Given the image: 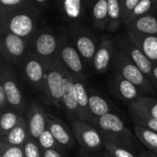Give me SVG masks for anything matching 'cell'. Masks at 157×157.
Returning <instances> with one entry per match:
<instances>
[{"instance_id": "obj_1", "label": "cell", "mask_w": 157, "mask_h": 157, "mask_svg": "<svg viewBox=\"0 0 157 157\" xmlns=\"http://www.w3.org/2000/svg\"><path fill=\"white\" fill-rule=\"evenodd\" d=\"M41 15L42 11L31 0V3L26 7L0 17V28L19 36L30 43L34 35L40 28Z\"/></svg>"}, {"instance_id": "obj_2", "label": "cell", "mask_w": 157, "mask_h": 157, "mask_svg": "<svg viewBox=\"0 0 157 157\" xmlns=\"http://www.w3.org/2000/svg\"><path fill=\"white\" fill-rule=\"evenodd\" d=\"M91 124L101 133L104 141L122 146L130 151L135 150V137L116 114L109 113L99 118H94Z\"/></svg>"}, {"instance_id": "obj_3", "label": "cell", "mask_w": 157, "mask_h": 157, "mask_svg": "<svg viewBox=\"0 0 157 157\" xmlns=\"http://www.w3.org/2000/svg\"><path fill=\"white\" fill-rule=\"evenodd\" d=\"M111 67L114 74H117L132 82L143 92L144 96H155L157 94L144 74L121 50L117 47L114 52Z\"/></svg>"}, {"instance_id": "obj_4", "label": "cell", "mask_w": 157, "mask_h": 157, "mask_svg": "<svg viewBox=\"0 0 157 157\" xmlns=\"http://www.w3.org/2000/svg\"><path fill=\"white\" fill-rule=\"evenodd\" d=\"M67 30L83 62L86 64L93 65L100 37L98 39L93 30L82 26L80 23H70L67 26Z\"/></svg>"}, {"instance_id": "obj_5", "label": "cell", "mask_w": 157, "mask_h": 157, "mask_svg": "<svg viewBox=\"0 0 157 157\" xmlns=\"http://www.w3.org/2000/svg\"><path fill=\"white\" fill-rule=\"evenodd\" d=\"M58 38V59L71 74L85 82L86 76L85 73L84 62L68 33L67 28L61 29Z\"/></svg>"}, {"instance_id": "obj_6", "label": "cell", "mask_w": 157, "mask_h": 157, "mask_svg": "<svg viewBox=\"0 0 157 157\" xmlns=\"http://www.w3.org/2000/svg\"><path fill=\"white\" fill-rule=\"evenodd\" d=\"M58 50L59 38L52 29L48 26L40 27L30 41L29 52L45 64L58 58Z\"/></svg>"}, {"instance_id": "obj_7", "label": "cell", "mask_w": 157, "mask_h": 157, "mask_svg": "<svg viewBox=\"0 0 157 157\" xmlns=\"http://www.w3.org/2000/svg\"><path fill=\"white\" fill-rule=\"evenodd\" d=\"M46 73L42 96L47 104L59 109L62 107L63 75L61 69V63L57 58L55 61L45 63Z\"/></svg>"}, {"instance_id": "obj_8", "label": "cell", "mask_w": 157, "mask_h": 157, "mask_svg": "<svg viewBox=\"0 0 157 157\" xmlns=\"http://www.w3.org/2000/svg\"><path fill=\"white\" fill-rule=\"evenodd\" d=\"M30 43L26 40L0 28L1 58L12 65L22 63L29 52Z\"/></svg>"}, {"instance_id": "obj_9", "label": "cell", "mask_w": 157, "mask_h": 157, "mask_svg": "<svg viewBox=\"0 0 157 157\" xmlns=\"http://www.w3.org/2000/svg\"><path fill=\"white\" fill-rule=\"evenodd\" d=\"M0 86L6 92L8 108L22 114L25 106L23 93L19 88L16 72L14 71L12 64L3 58H1L0 64Z\"/></svg>"}, {"instance_id": "obj_10", "label": "cell", "mask_w": 157, "mask_h": 157, "mask_svg": "<svg viewBox=\"0 0 157 157\" xmlns=\"http://www.w3.org/2000/svg\"><path fill=\"white\" fill-rule=\"evenodd\" d=\"M71 130L75 139L86 153H95L104 147L101 133L90 123L82 121H72Z\"/></svg>"}, {"instance_id": "obj_11", "label": "cell", "mask_w": 157, "mask_h": 157, "mask_svg": "<svg viewBox=\"0 0 157 157\" xmlns=\"http://www.w3.org/2000/svg\"><path fill=\"white\" fill-rule=\"evenodd\" d=\"M115 45L118 49L121 50L144 74L148 80L152 81V71L154 64L144 54V52L137 47V45L132 40L127 33L120 34L115 37Z\"/></svg>"}, {"instance_id": "obj_12", "label": "cell", "mask_w": 157, "mask_h": 157, "mask_svg": "<svg viewBox=\"0 0 157 157\" xmlns=\"http://www.w3.org/2000/svg\"><path fill=\"white\" fill-rule=\"evenodd\" d=\"M115 50V37L111 36L110 33L101 35L92 65L96 73L98 75L107 73L109 66H111Z\"/></svg>"}, {"instance_id": "obj_13", "label": "cell", "mask_w": 157, "mask_h": 157, "mask_svg": "<svg viewBox=\"0 0 157 157\" xmlns=\"http://www.w3.org/2000/svg\"><path fill=\"white\" fill-rule=\"evenodd\" d=\"M107 84L109 91L116 98L129 104L136 101L142 96H144L135 85L114 73L108 78Z\"/></svg>"}, {"instance_id": "obj_14", "label": "cell", "mask_w": 157, "mask_h": 157, "mask_svg": "<svg viewBox=\"0 0 157 157\" xmlns=\"http://www.w3.org/2000/svg\"><path fill=\"white\" fill-rule=\"evenodd\" d=\"M60 61V60H59ZM61 63V62H60ZM61 69L63 75L62 107L64 113L72 121H80L79 109L75 98V92L73 82V75L61 63Z\"/></svg>"}, {"instance_id": "obj_15", "label": "cell", "mask_w": 157, "mask_h": 157, "mask_svg": "<svg viewBox=\"0 0 157 157\" xmlns=\"http://www.w3.org/2000/svg\"><path fill=\"white\" fill-rule=\"evenodd\" d=\"M21 64L23 68V75L27 81L42 94L46 73V68L43 62L29 52Z\"/></svg>"}, {"instance_id": "obj_16", "label": "cell", "mask_w": 157, "mask_h": 157, "mask_svg": "<svg viewBox=\"0 0 157 157\" xmlns=\"http://www.w3.org/2000/svg\"><path fill=\"white\" fill-rule=\"evenodd\" d=\"M26 121L30 138L38 141L40 134L47 129V113L38 102L33 101L27 109Z\"/></svg>"}, {"instance_id": "obj_17", "label": "cell", "mask_w": 157, "mask_h": 157, "mask_svg": "<svg viewBox=\"0 0 157 157\" xmlns=\"http://www.w3.org/2000/svg\"><path fill=\"white\" fill-rule=\"evenodd\" d=\"M47 129L62 147L64 149L73 148L75 140L73 132L61 119L47 113Z\"/></svg>"}, {"instance_id": "obj_18", "label": "cell", "mask_w": 157, "mask_h": 157, "mask_svg": "<svg viewBox=\"0 0 157 157\" xmlns=\"http://www.w3.org/2000/svg\"><path fill=\"white\" fill-rule=\"evenodd\" d=\"M73 75V74H72ZM73 82L75 92V98L79 109L80 121L88 122L91 124L93 121V116L89 109V95L88 90L86 87L84 81L73 75Z\"/></svg>"}, {"instance_id": "obj_19", "label": "cell", "mask_w": 157, "mask_h": 157, "mask_svg": "<svg viewBox=\"0 0 157 157\" xmlns=\"http://www.w3.org/2000/svg\"><path fill=\"white\" fill-rule=\"evenodd\" d=\"M126 33L149 61L153 64H157V36L144 35L133 31H126Z\"/></svg>"}, {"instance_id": "obj_20", "label": "cell", "mask_w": 157, "mask_h": 157, "mask_svg": "<svg viewBox=\"0 0 157 157\" xmlns=\"http://www.w3.org/2000/svg\"><path fill=\"white\" fill-rule=\"evenodd\" d=\"M124 28L126 31H133L144 35L157 36V11L132 21Z\"/></svg>"}, {"instance_id": "obj_21", "label": "cell", "mask_w": 157, "mask_h": 157, "mask_svg": "<svg viewBox=\"0 0 157 157\" xmlns=\"http://www.w3.org/2000/svg\"><path fill=\"white\" fill-rule=\"evenodd\" d=\"M58 8L71 23H79L86 15V2L82 0H65L58 3Z\"/></svg>"}, {"instance_id": "obj_22", "label": "cell", "mask_w": 157, "mask_h": 157, "mask_svg": "<svg viewBox=\"0 0 157 157\" xmlns=\"http://www.w3.org/2000/svg\"><path fill=\"white\" fill-rule=\"evenodd\" d=\"M30 138L29 127L26 118H22L18 124L12 129L5 137L1 138L0 142L11 146H24Z\"/></svg>"}, {"instance_id": "obj_23", "label": "cell", "mask_w": 157, "mask_h": 157, "mask_svg": "<svg viewBox=\"0 0 157 157\" xmlns=\"http://www.w3.org/2000/svg\"><path fill=\"white\" fill-rule=\"evenodd\" d=\"M92 24L98 31L107 30L109 20V2L108 0H99L94 4L92 8Z\"/></svg>"}, {"instance_id": "obj_24", "label": "cell", "mask_w": 157, "mask_h": 157, "mask_svg": "<svg viewBox=\"0 0 157 157\" xmlns=\"http://www.w3.org/2000/svg\"><path fill=\"white\" fill-rule=\"evenodd\" d=\"M89 95V109L94 118H99L111 112V108L108 101L93 88H87Z\"/></svg>"}, {"instance_id": "obj_25", "label": "cell", "mask_w": 157, "mask_h": 157, "mask_svg": "<svg viewBox=\"0 0 157 157\" xmlns=\"http://www.w3.org/2000/svg\"><path fill=\"white\" fill-rule=\"evenodd\" d=\"M129 109H133L157 119V98L152 96H142L136 101L129 104Z\"/></svg>"}, {"instance_id": "obj_26", "label": "cell", "mask_w": 157, "mask_h": 157, "mask_svg": "<svg viewBox=\"0 0 157 157\" xmlns=\"http://www.w3.org/2000/svg\"><path fill=\"white\" fill-rule=\"evenodd\" d=\"M23 118V115L18 111L7 108L1 112L0 118V136L1 138L5 137L12 129H14L20 120Z\"/></svg>"}, {"instance_id": "obj_27", "label": "cell", "mask_w": 157, "mask_h": 157, "mask_svg": "<svg viewBox=\"0 0 157 157\" xmlns=\"http://www.w3.org/2000/svg\"><path fill=\"white\" fill-rule=\"evenodd\" d=\"M109 2V20L107 30L109 33L116 32L122 25L121 0H108Z\"/></svg>"}, {"instance_id": "obj_28", "label": "cell", "mask_w": 157, "mask_h": 157, "mask_svg": "<svg viewBox=\"0 0 157 157\" xmlns=\"http://www.w3.org/2000/svg\"><path fill=\"white\" fill-rule=\"evenodd\" d=\"M133 132L138 139L139 142H141L150 152L154 153L157 155V133L150 131L148 129L135 126L133 127Z\"/></svg>"}, {"instance_id": "obj_29", "label": "cell", "mask_w": 157, "mask_h": 157, "mask_svg": "<svg viewBox=\"0 0 157 157\" xmlns=\"http://www.w3.org/2000/svg\"><path fill=\"white\" fill-rule=\"evenodd\" d=\"M129 111L131 114V118L134 122L135 126H140L148 129L157 133V119L152 118L150 116H147L142 112L133 109H129Z\"/></svg>"}, {"instance_id": "obj_30", "label": "cell", "mask_w": 157, "mask_h": 157, "mask_svg": "<svg viewBox=\"0 0 157 157\" xmlns=\"http://www.w3.org/2000/svg\"><path fill=\"white\" fill-rule=\"evenodd\" d=\"M155 11H157V0H140L139 4L134 8L133 12H132L130 19L126 23V25L143 16H145V15L150 14Z\"/></svg>"}, {"instance_id": "obj_31", "label": "cell", "mask_w": 157, "mask_h": 157, "mask_svg": "<svg viewBox=\"0 0 157 157\" xmlns=\"http://www.w3.org/2000/svg\"><path fill=\"white\" fill-rule=\"evenodd\" d=\"M30 3L31 0H0V17L24 8Z\"/></svg>"}, {"instance_id": "obj_32", "label": "cell", "mask_w": 157, "mask_h": 157, "mask_svg": "<svg viewBox=\"0 0 157 157\" xmlns=\"http://www.w3.org/2000/svg\"><path fill=\"white\" fill-rule=\"evenodd\" d=\"M37 143H38V144H39V146L42 152H45L48 150H63V151L65 150L54 139V137L52 136V134L51 133V132L48 129H46L40 134Z\"/></svg>"}, {"instance_id": "obj_33", "label": "cell", "mask_w": 157, "mask_h": 157, "mask_svg": "<svg viewBox=\"0 0 157 157\" xmlns=\"http://www.w3.org/2000/svg\"><path fill=\"white\" fill-rule=\"evenodd\" d=\"M104 149L112 157H136L134 154L122 146L104 141Z\"/></svg>"}, {"instance_id": "obj_34", "label": "cell", "mask_w": 157, "mask_h": 157, "mask_svg": "<svg viewBox=\"0 0 157 157\" xmlns=\"http://www.w3.org/2000/svg\"><path fill=\"white\" fill-rule=\"evenodd\" d=\"M140 0H121V12L122 25L125 26L130 19L134 8L139 4Z\"/></svg>"}, {"instance_id": "obj_35", "label": "cell", "mask_w": 157, "mask_h": 157, "mask_svg": "<svg viewBox=\"0 0 157 157\" xmlns=\"http://www.w3.org/2000/svg\"><path fill=\"white\" fill-rule=\"evenodd\" d=\"M0 157H26L24 146H11L0 142Z\"/></svg>"}, {"instance_id": "obj_36", "label": "cell", "mask_w": 157, "mask_h": 157, "mask_svg": "<svg viewBox=\"0 0 157 157\" xmlns=\"http://www.w3.org/2000/svg\"><path fill=\"white\" fill-rule=\"evenodd\" d=\"M26 157H43V152L40 150L37 141L29 138L24 145Z\"/></svg>"}, {"instance_id": "obj_37", "label": "cell", "mask_w": 157, "mask_h": 157, "mask_svg": "<svg viewBox=\"0 0 157 157\" xmlns=\"http://www.w3.org/2000/svg\"><path fill=\"white\" fill-rule=\"evenodd\" d=\"M43 157H66L65 150H48L43 152Z\"/></svg>"}, {"instance_id": "obj_38", "label": "cell", "mask_w": 157, "mask_h": 157, "mask_svg": "<svg viewBox=\"0 0 157 157\" xmlns=\"http://www.w3.org/2000/svg\"><path fill=\"white\" fill-rule=\"evenodd\" d=\"M34 5L40 10H44V8H47L49 6V1L48 0H33Z\"/></svg>"}, {"instance_id": "obj_39", "label": "cell", "mask_w": 157, "mask_h": 157, "mask_svg": "<svg viewBox=\"0 0 157 157\" xmlns=\"http://www.w3.org/2000/svg\"><path fill=\"white\" fill-rule=\"evenodd\" d=\"M152 86H154L155 90L157 93V64H154L153 71H152V81H151Z\"/></svg>"}, {"instance_id": "obj_40", "label": "cell", "mask_w": 157, "mask_h": 157, "mask_svg": "<svg viewBox=\"0 0 157 157\" xmlns=\"http://www.w3.org/2000/svg\"><path fill=\"white\" fill-rule=\"evenodd\" d=\"M138 157H151L149 155V152L148 151H142L140 154H139V156Z\"/></svg>"}, {"instance_id": "obj_41", "label": "cell", "mask_w": 157, "mask_h": 157, "mask_svg": "<svg viewBox=\"0 0 157 157\" xmlns=\"http://www.w3.org/2000/svg\"><path fill=\"white\" fill-rule=\"evenodd\" d=\"M149 152V155H150V156L151 157H157L156 155H155L154 153H152V152H150V151H148Z\"/></svg>"}, {"instance_id": "obj_42", "label": "cell", "mask_w": 157, "mask_h": 157, "mask_svg": "<svg viewBox=\"0 0 157 157\" xmlns=\"http://www.w3.org/2000/svg\"><path fill=\"white\" fill-rule=\"evenodd\" d=\"M83 153H84L83 157H92V156H89V155H88V153H86V152H85V151H84Z\"/></svg>"}, {"instance_id": "obj_43", "label": "cell", "mask_w": 157, "mask_h": 157, "mask_svg": "<svg viewBox=\"0 0 157 157\" xmlns=\"http://www.w3.org/2000/svg\"><path fill=\"white\" fill-rule=\"evenodd\" d=\"M104 157H112V156H111L109 154H108V153L106 152V153H105V155H104Z\"/></svg>"}]
</instances>
